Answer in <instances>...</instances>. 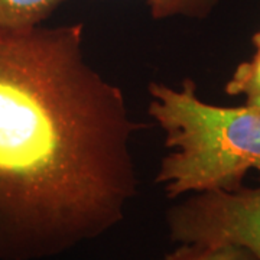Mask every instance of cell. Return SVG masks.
Listing matches in <instances>:
<instances>
[{"label": "cell", "instance_id": "6da1fadb", "mask_svg": "<svg viewBox=\"0 0 260 260\" xmlns=\"http://www.w3.org/2000/svg\"><path fill=\"white\" fill-rule=\"evenodd\" d=\"M139 127L87 59L83 23L0 28V260L51 259L119 225Z\"/></svg>", "mask_w": 260, "mask_h": 260}, {"label": "cell", "instance_id": "7a4b0ae2", "mask_svg": "<svg viewBox=\"0 0 260 260\" xmlns=\"http://www.w3.org/2000/svg\"><path fill=\"white\" fill-rule=\"evenodd\" d=\"M149 114L172 152L156 184L168 198L213 189L234 191L247 172L260 175V106L224 107L204 102L191 78L181 88L149 84Z\"/></svg>", "mask_w": 260, "mask_h": 260}, {"label": "cell", "instance_id": "3957f363", "mask_svg": "<svg viewBox=\"0 0 260 260\" xmlns=\"http://www.w3.org/2000/svg\"><path fill=\"white\" fill-rule=\"evenodd\" d=\"M167 225L172 242L232 243L260 260V185L189 194L168 210Z\"/></svg>", "mask_w": 260, "mask_h": 260}, {"label": "cell", "instance_id": "277c9868", "mask_svg": "<svg viewBox=\"0 0 260 260\" xmlns=\"http://www.w3.org/2000/svg\"><path fill=\"white\" fill-rule=\"evenodd\" d=\"M67 0H0V28L28 29L42 25Z\"/></svg>", "mask_w": 260, "mask_h": 260}, {"label": "cell", "instance_id": "5b68a950", "mask_svg": "<svg viewBox=\"0 0 260 260\" xmlns=\"http://www.w3.org/2000/svg\"><path fill=\"white\" fill-rule=\"evenodd\" d=\"M251 42L254 47L253 55L236 67L224 91L229 95H244L247 106H260V26Z\"/></svg>", "mask_w": 260, "mask_h": 260}, {"label": "cell", "instance_id": "8992f818", "mask_svg": "<svg viewBox=\"0 0 260 260\" xmlns=\"http://www.w3.org/2000/svg\"><path fill=\"white\" fill-rule=\"evenodd\" d=\"M162 260H259L249 249L232 244H181L178 249L168 253Z\"/></svg>", "mask_w": 260, "mask_h": 260}, {"label": "cell", "instance_id": "52a82bcc", "mask_svg": "<svg viewBox=\"0 0 260 260\" xmlns=\"http://www.w3.org/2000/svg\"><path fill=\"white\" fill-rule=\"evenodd\" d=\"M148 5L153 19L182 16L189 19L208 18L218 5V0H142Z\"/></svg>", "mask_w": 260, "mask_h": 260}]
</instances>
